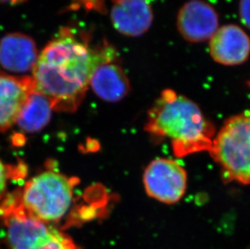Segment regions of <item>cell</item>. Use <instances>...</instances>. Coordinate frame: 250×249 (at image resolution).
Masks as SVG:
<instances>
[{
  "label": "cell",
  "instance_id": "obj_1",
  "mask_svg": "<svg viewBox=\"0 0 250 249\" xmlns=\"http://www.w3.org/2000/svg\"><path fill=\"white\" fill-rule=\"evenodd\" d=\"M114 57L115 50L106 43L93 49L71 28H63L40 52L31 77L54 110L71 113L81 105L95 69Z\"/></svg>",
  "mask_w": 250,
  "mask_h": 249
},
{
  "label": "cell",
  "instance_id": "obj_2",
  "mask_svg": "<svg viewBox=\"0 0 250 249\" xmlns=\"http://www.w3.org/2000/svg\"><path fill=\"white\" fill-rule=\"evenodd\" d=\"M145 130L152 136L167 138L175 156L183 158L210 151L215 128L194 101L166 89L148 112Z\"/></svg>",
  "mask_w": 250,
  "mask_h": 249
},
{
  "label": "cell",
  "instance_id": "obj_3",
  "mask_svg": "<svg viewBox=\"0 0 250 249\" xmlns=\"http://www.w3.org/2000/svg\"><path fill=\"white\" fill-rule=\"evenodd\" d=\"M0 220L11 249H79L68 235L28 214L18 194L0 201Z\"/></svg>",
  "mask_w": 250,
  "mask_h": 249
},
{
  "label": "cell",
  "instance_id": "obj_4",
  "mask_svg": "<svg viewBox=\"0 0 250 249\" xmlns=\"http://www.w3.org/2000/svg\"><path fill=\"white\" fill-rule=\"evenodd\" d=\"M77 180L46 171L30 179L19 193L25 211L41 221L50 224L63 219L71 208Z\"/></svg>",
  "mask_w": 250,
  "mask_h": 249
},
{
  "label": "cell",
  "instance_id": "obj_5",
  "mask_svg": "<svg viewBox=\"0 0 250 249\" xmlns=\"http://www.w3.org/2000/svg\"><path fill=\"white\" fill-rule=\"evenodd\" d=\"M209 152L224 181L250 185V109L224 123Z\"/></svg>",
  "mask_w": 250,
  "mask_h": 249
},
{
  "label": "cell",
  "instance_id": "obj_6",
  "mask_svg": "<svg viewBox=\"0 0 250 249\" xmlns=\"http://www.w3.org/2000/svg\"><path fill=\"white\" fill-rule=\"evenodd\" d=\"M144 185L149 197L166 204H174L186 193L187 173L176 160L158 158L145 169Z\"/></svg>",
  "mask_w": 250,
  "mask_h": 249
},
{
  "label": "cell",
  "instance_id": "obj_7",
  "mask_svg": "<svg viewBox=\"0 0 250 249\" xmlns=\"http://www.w3.org/2000/svg\"><path fill=\"white\" fill-rule=\"evenodd\" d=\"M177 30L185 40L200 43L210 40L219 29V15L203 0H190L180 8Z\"/></svg>",
  "mask_w": 250,
  "mask_h": 249
},
{
  "label": "cell",
  "instance_id": "obj_8",
  "mask_svg": "<svg viewBox=\"0 0 250 249\" xmlns=\"http://www.w3.org/2000/svg\"><path fill=\"white\" fill-rule=\"evenodd\" d=\"M209 51L214 61L224 66H236L250 55V38L241 27L227 24L219 28L210 38Z\"/></svg>",
  "mask_w": 250,
  "mask_h": 249
},
{
  "label": "cell",
  "instance_id": "obj_9",
  "mask_svg": "<svg viewBox=\"0 0 250 249\" xmlns=\"http://www.w3.org/2000/svg\"><path fill=\"white\" fill-rule=\"evenodd\" d=\"M35 89L31 76H17L0 71V131L17 123L21 108Z\"/></svg>",
  "mask_w": 250,
  "mask_h": 249
},
{
  "label": "cell",
  "instance_id": "obj_10",
  "mask_svg": "<svg viewBox=\"0 0 250 249\" xmlns=\"http://www.w3.org/2000/svg\"><path fill=\"white\" fill-rule=\"evenodd\" d=\"M110 20L118 33L136 38L144 35L153 22V11L147 0H111Z\"/></svg>",
  "mask_w": 250,
  "mask_h": 249
},
{
  "label": "cell",
  "instance_id": "obj_11",
  "mask_svg": "<svg viewBox=\"0 0 250 249\" xmlns=\"http://www.w3.org/2000/svg\"><path fill=\"white\" fill-rule=\"evenodd\" d=\"M39 54L35 41L24 33H8L0 39V66L12 73L33 71Z\"/></svg>",
  "mask_w": 250,
  "mask_h": 249
},
{
  "label": "cell",
  "instance_id": "obj_12",
  "mask_svg": "<svg viewBox=\"0 0 250 249\" xmlns=\"http://www.w3.org/2000/svg\"><path fill=\"white\" fill-rule=\"evenodd\" d=\"M117 57L102 62L93 71L89 86L101 99L117 102L125 98L130 92V80Z\"/></svg>",
  "mask_w": 250,
  "mask_h": 249
},
{
  "label": "cell",
  "instance_id": "obj_13",
  "mask_svg": "<svg viewBox=\"0 0 250 249\" xmlns=\"http://www.w3.org/2000/svg\"><path fill=\"white\" fill-rule=\"evenodd\" d=\"M52 110L50 100L35 88L21 108L17 123L27 133L40 131L50 122Z\"/></svg>",
  "mask_w": 250,
  "mask_h": 249
},
{
  "label": "cell",
  "instance_id": "obj_14",
  "mask_svg": "<svg viewBox=\"0 0 250 249\" xmlns=\"http://www.w3.org/2000/svg\"><path fill=\"white\" fill-rule=\"evenodd\" d=\"M12 167L4 165L0 160V201L4 197L7 181L12 177Z\"/></svg>",
  "mask_w": 250,
  "mask_h": 249
},
{
  "label": "cell",
  "instance_id": "obj_15",
  "mask_svg": "<svg viewBox=\"0 0 250 249\" xmlns=\"http://www.w3.org/2000/svg\"><path fill=\"white\" fill-rule=\"evenodd\" d=\"M239 15L244 25L250 29V0H240Z\"/></svg>",
  "mask_w": 250,
  "mask_h": 249
},
{
  "label": "cell",
  "instance_id": "obj_16",
  "mask_svg": "<svg viewBox=\"0 0 250 249\" xmlns=\"http://www.w3.org/2000/svg\"><path fill=\"white\" fill-rule=\"evenodd\" d=\"M27 0H0V4L6 5H18L20 3H23V2H26Z\"/></svg>",
  "mask_w": 250,
  "mask_h": 249
},
{
  "label": "cell",
  "instance_id": "obj_17",
  "mask_svg": "<svg viewBox=\"0 0 250 249\" xmlns=\"http://www.w3.org/2000/svg\"><path fill=\"white\" fill-rule=\"evenodd\" d=\"M248 83H249V86H250V82Z\"/></svg>",
  "mask_w": 250,
  "mask_h": 249
}]
</instances>
